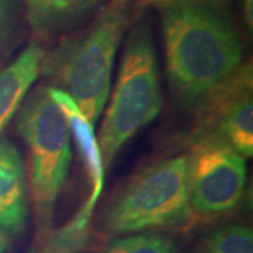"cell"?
<instances>
[{"label": "cell", "instance_id": "1", "mask_svg": "<svg viewBox=\"0 0 253 253\" xmlns=\"http://www.w3.org/2000/svg\"><path fill=\"white\" fill-rule=\"evenodd\" d=\"M158 6L170 93L179 107L193 111L245 62L244 44L217 0H172Z\"/></svg>", "mask_w": 253, "mask_h": 253}, {"label": "cell", "instance_id": "2", "mask_svg": "<svg viewBox=\"0 0 253 253\" xmlns=\"http://www.w3.org/2000/svg\"><path fill=\"white\" fill-rule=\"evenodd\" d=\"M134 20L135 0H109L87 26L44 54L40 75L66 93L93 126L109 100L114 61Z\"/></svg>", "mask_w": 253, "mask_h": 253}, {"label": "cell", "instance_id": "3", "mask_svg": "<svg viewBox=\"0 0 253 253\" xmlns=\"http://www.w3.org/2000/svg\"><path fill=\"white\" fill-rule=\"evenodd\" d=\"M16 128L28 149V200L40 239L52 231L55 207L72 162L69 126L48 84L28 91L16 114Z\"/></svg>", "mask_w": 253, "mask_h": 253}, {"label": "cell", "instance_id": "4", "mask_svg": "<svg viewBox=\"0 0 253 253\" xmlns=\"http://www.w3.org/2000/svg\"><path fill=\"white\" fill-rule=\"evenodd\" d=\"M162 106L154 36L141 17L126 31L116 86L97 138L106 170L126 142L161 114Z\"/></svg>", "mask_w": 253, "mask_h": 253}, {"label": "cell", "instance_id": "5", "mask_svg": "<svg viewBox=\"0 0 253 253\" xmlns=\"http://www.w3.org/2000/svg\"><path fill=\"white\" fill-rule=\"evenodd\" d=\"M193 215L186 154L136 170L118 187L104 210V228L123 235L186 224Z\"/></svg>", "mask_w": 253, "mask_h": 253}, {"label": "cell", "instance_id": "6", "mask_svg": "<svg viewBox=\"0 0 253 253\" xmlns=\"http://www.w3.org/2000/svg\"><path fill=\"white\" fill-rule=\"evenodd\" d=\"M186 156L191 211L207 217L232 211L244 197L246 158L212 134L190 135Z\"/></svg>", "mask_w": 253, "mask_h": 253}, {"label": "cell", "instance_id": "7", "mask_svg": "<svg viewBox=\"0 0 253 253\" xmlns=\"http://www.w3.org/2000/svg\"><path fill=\"white\" fill-rule=\"evenodd\" d=\"M253 71L245 61L194 107L191 135L212 134L244 158L253 155Z\"/></svg>", "mask_w": 253, "mask_h": 253}, {"label": "cell", "instance_id": "8", "mask_svg": "<svg viewBox=\"0 0 253 253\" xmlns=\"http://www.w3.org/2000/svg\"><path fill=\"white\" fill-rule=\"evenodd\" d=\"M109 0H21L34 41L52 45L87 26Z\"/></svg>", "mask_w": 253, "mask_h": 253}, {"label": "cell", "instance_id": "9", "mask_svg": "<svg viewBox=\"0 0 253 253\" xmlns=\"http://www.w3.org/2000/svg\"><path fill=\"white\" fill-rule=\"evenodd\" d=\"M30 214L27 174L23 156L13 141L0 136V228L10 236H20Z\"/></svg>", "mask_w": 253, "mask_h": 253}, {"label": "cell", "instance_id": "10", "mask_svg": "<svg viewBox=\"0 0 253 253\" xmlns=\"http://www.w3.org/2000/svg\"><path fill=\"white\" fill-rule=\"evenodd\" d=\"M48 91L55 103L59 106V109L62 110L69 126L71 138H73V142L78 148L86 174L90 181L91 190L89 197L86 199V203L90 204L91 207H96L104 189L106 169L103 165L99 139L94 134V126L90 124V121L84 117V114L76 106V103L66 93H63L59 89H55L49 84H48Z\"/></svg>", "mask_w": 253, "mask_h": 253}, {"label": "cell", "instance_id": "11", "mask_svg": "<svg viewBox=\"0 0 253 253\" xmlns=\"http://www.w3.org/2000/svg\"><path fill=\"white\" fill-rule=\"evenodd\" d=\"M44 54L45 48L33 41L0 69V136L38 79Z\"/></svg>", "mask_w": 253, "mask_h": 253}, {"label": "cell", "instance_id": "12", "mask_svg": "<svg viewBox=\"0 0 253 253\" xmlns=\"http://www.w3.org/2000/svg\"><path fill=\"white\" fill-rule=\"evenodd\" d=\"M94 208L86 201L76 215L58 231L37 239V245L28 253H78L87 242L90 218Z\"/></svg>", "mask_w": 253, "mask_h": 253}, {"label": "cell", "instance_id": "13", "mask_svg": "<svg viewBox=\"0 0 253 253\" xmlns=\"http://www.w3.org/2000/svg\"><path fill=\"white\" fill-rule=\"evenodd\" d=\"M27 28L21 0H0V69L11 61Z\"/></svg>", "mask_w": 253, "mask_h": 253}, {"label": "cell", "instance_id": "14", "mask_svg": "<svg viewBox=\"0 0 253 253\" xmlns=\"http://www.w3.org/2000/svg\"><path fill=\"white\" fill-rule=\"evenodd\" d=\"M203 253H253L252 229L241 224L222 226L206 239Z\"/></svg>", "mask_w": 253, "mask_h": 253}, {"label": "cell", "instance_id": "15", "mask_svg": "<svg viewBox=\"0 0 253 253\" xmlns=\"http://www.w3.org/2000/svg\"><path fill=\"white\" fill-rule=\"evenodd\" d=\"M174 242L169 236L148 232L118 238L101 253H173Z\"/></svg>", "mask_w": 253, "mask_h": 253}, {"label": "cell", "instance_id": "16", "mask_svg": "<svg viewBox=\"0 0 253 253\" xmlns=\"http://www.w3.org/2000/svg\"><path fill=\"white\" fill-rule=\"evenodd\" d=\"M242 11H244V20L246 26L252 28V0H244Z\"/></svg>", "mask_w": 253, "mask_h": 253}, {"label": "cell", "instance_id": "17", "mask_svg": "<svg viewBox=\"0 0 253 253\" xmlns=\"http://www.w3.org/2000/svg\"><path fill=\"white\" fill-rule=\"evenodd\" d=\"M10 245H11V236L7 235L0 228V253H9Z\"/></svg>", "mask_w": 253, "mask_h": 253}, {"label": "cell", "instance_id": "18", "mask_svg": "<svg viewBox=\"0 0 253 253\" xmlns=\"http://www.w3.org/2000/svg\"><path fill=\"white\" fill-rule=\"evenodd\" d=\"M166 1H172V0H154L152 3H155V4H162V3H166Z\"/></svg>", "mask_w": 253, "mask_h": 253}, {"label": "cell", "instance_id": "19", "mask_svg": "<svg viewBox=\"0 0 253 253\" xmlns=\"http://www.w3.org/2000/svg\"><path fill=\"white\" fill-rule=\"evenodd\" d=\"M146 1H149V3H152V1H154V0H146Z\"/></svg>", "mask_w": 253, "mask_h": 253}]
</instances>
